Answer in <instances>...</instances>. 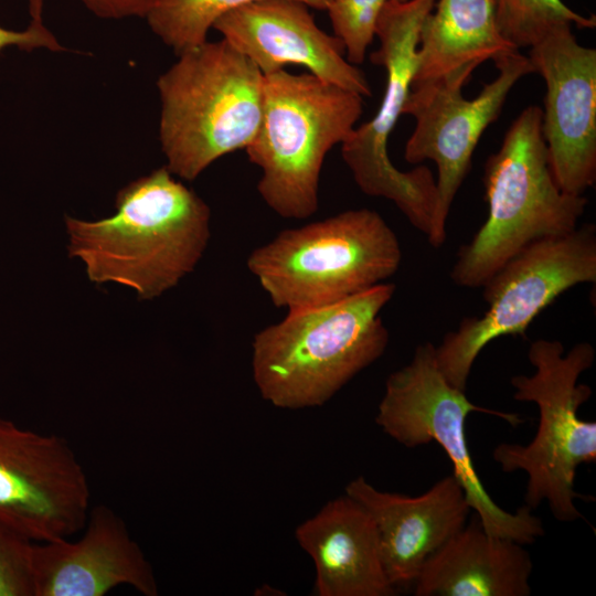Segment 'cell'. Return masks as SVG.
I'll return each instance as SVG.
<instances>
[{"instance_id": "6da1fadb", "label": "cell", "mask_w": 596, "mask_h": 596, "mask_svg": "<svg viewBox=\"0 0 596 596\" xmlns=\"http://www.w3.org/2000/svg\"><path fill=\"white\" fill-rule=\"evenodd\" d=\"M116 212L85 221L65 216L67 253L95 284L117 283L149 300L192 273L211 237V210L164 166L121 188Z\"/></svg>"}, {"instance_id": "7a4b0ae2", "label": "cell", "mask_w": 596, "mask_h": 596, "mask_svg": "<svg viewBox=\"0 0 596 596\" xmlns=\"http://www.w3.org/2000/svg\"><path fill=\"white\" fill-rule=\"evenodd\" d=\"M395 285L381 283L332 305L287 311L252 341V373L266 402L299 409L327 403L385 352L381 311Z\"/></svg>"}, {"instance_id": "3957f363", "label": "cell", "mask_w": 596, "mask_h": 596, "mask_svg": "<svg viewBox=\"0 0 596 596\" xmlns=\"http://www.w3.org/2000/svg\"><path fill=\"white\" fill-rule=\"evenodd\" d=\"M488 216L460 247L450 272L461 287H481L530 244L574 231L587 198L563 191L553 174L542 134V108L529 106L485 163Z\"/></svg>"}, {"instance_id": "277c9868", "label": "cell", "mask_w": 596, "mask_h": 596, "mask_svg": "<svg viewBox=\"0 0 596 596\" xmlns=\"http://www.w3.org/2000/svg\"><path fill=\"white\" fill-rule=\"evenodd\" d=\"M178 56L157 81L159 138L166 167L193 181L217 159L252 142L262 119L264 75L223 39Z\"/></svg>"}, {"instance_id": "5b68a950", "label": "cell", "mask_w": 596, "mask_h": 596, "mask_svg": "<svg viewBox=\"0 0 596 596\" xmlns=\"http://www.w3.org/2000/svg\"><path fill=\"white\" fill-rule=\"evenodd\" d=\"M558 340L539 339L530 344L528 359L535 371L511 379L514 400L532 402L539 409V425L528 445L501 443L492 451L504 472L526 473L524 504L531 510L546 501L561 522L583 518L575 500H592L575 491L577 468L596 460V422L578 416L581 405L592 396L578 377L592 368L595 349L578 342L568 352Z\"/></svg>"}, {"instance_id": "8992f818", "label": "cell", "mask_w": 596, "mask_h": 596, "mask_svg": "<svg viewBox=\"0 0 596 596\" xmlns=\"http://www.w3.org/2000/svg\"><path fill=\"white\" fill-rule=\"evenodd\" d=\"M362 111L361 95L309 72L264 75L262 119L246 152L260 169L257 191L272 211L290 220L318 211L324 159L349 137Z\"/></svg>"}, {"instance_id": "52a82bcc", "label": "cell", "mask_w": 596, "mask_h": 596, "mask_svg": "<svg viewBox=\"0 0 596 596\" xmlns=\"http://www.w3.org/2000/svg\"><path fill=\"white\" fill-rule=\"evenodd\" d=\"M401 260L394 231L376 211L363 207L284 230L253 249L246 265L276 308L296 311L385 283Z\"/></svg>"}, {"instance_id": "ba28073f", "label": "cell", "mask_w": 596, "mask_h": 596, "mask_svg": "<svg viewBox=\"0 0 596 596\" xmlns=\"http://www.w3.org/2000/svg\"><path fill=\"white\" fill-rule=\"evenodd\" d=\"M465 392L445 379L435 345L425 342L417 345L406 365L389 375L375 422L386 435L409 448L436 441L451 461L453 473L485 531L531 544L544 534L541 519L525 504L509 512L492 500L476 471L465 433L471 412L498 416L513 426L523 419L518 414L476 405Z\"/></svg>"}, {"instance_id": "9c48e42d", "label": "cell", "mask_w": 596, "mask_h": 596, "mask_svg": "<svg viewBox=\"0 0 596 596\" xmlns=\"http://www.w3.org/2000/svg\"><path fill=\"white\" fill-rule=\"evenodd\" d=\"M596 281V227L536 241L507 262L481 287L488 309L462 319L435 347L438 368L455 387L466 391L481 350L504 336H523L542 310L570 288Z\"/></svg>"}, {"instance_id": "30bf717a", "label": "cell", "mask_w": 596, "mask_h": 596, "mask_svg": "<svg viewBox=\"0 0 596 596\" xmlns=\"http://www.w3.org/2000/svg\"><path fill=\"white\" fill-rule=\"evenodd\" d=\"M436 0H391L377 20L380 46L370 60L386 73L385 89L375 115L354 128L341 143V156L360 190L392 201L419 232L429 235L437 205L436 180L429 168L409 171L394 167L389 137L408 96L416 70L423 21Z\"/></svg>"}, {"instance_id": "8fae6325", "label": "cell", "mask_w": 596, "mask_h": 596, "mask_svg": "<svg viewBox=\"0 0 596 596\" xmlns=\"http://www.w3.org/2000/svg\"><path fill=\"white\" fill-rule=\"evenodd\" d=\"M499 73L483 85L472 99L462 96V87L475 71L466 66L446 75L413 83L403 115L415 118V127L405 145L409 163L433 160L437 167V205L428 242L439 247L446 240V221L472 153L487 127L497 119L515 83L534 73L529 57L519 50L494 61Z\"/></svg>"}, {"instance_id": "7c38bea8", "label": "cell", "mask_w": 596, "mask_h": 596, "mask_svg": "<svg viewBox=\"0 0 596 596\" xmlns=\"http://www.w3.org/2000/svg\"><path fill=\"white\" fill-rule=\"evenodd\" d=\"M91 510L87 475L67 440L0 416V523L52 542L83 530Z\"/></svg>"}, {"instance_id": "4fadbf2b", "label": "cell", "mask_w": 596, "mask_h": 596, "mask_svg": "<svg viewBox=\"0 0 596 596\" xmlns=\"http://www.w3.org/2000/svg\"><path fill=\"white\" fill-rule=\"evenodd\" d=\"M528 57L546 86L542 134L554 178L563 191L584 194L596 181V50L563 24Z\"/></svg>"}, {"instance_id": "5bb4252c", "label": "cell", "mask_w": 596, "mask_h": 596, "mask_svg": "<svg viewBox=\"0 0 596 596\" xmlns=\"http://www.w3.org/2000/svg\"><path fill=\"white\" fill-rule=\"evenodd\" d=\"M308 8L297 0H258L227 12L213 29L263 75L294 64L362 97L371 96L364 73L347 60L340 39L320 29Z\"/></svg>"}, {"instance_id": "9a60e30c", "label": "cell", "mask_w": 596, "mask_h": 596, "mask_svg": "<svg viewBox=\"0 0 596 596\" xmlns=\"http://www.w3.org/2000/svg\"><path fill=\"white\" fill-rule=\"evenodd\" d=\"M83 530L76 541L33 543V596H104L120 585L158 596L151 564L113 509L91 508Z\"/></svg>"}, {"instance_id": "2e32d148", "label": "cell", "mask_w": 596, "mask_h": 596, "mask_svg": "<svg viewBox=\"0 0 596 596\" xmlns=\"http://www.w3.org/2000/svg\"><path fill=\"white\" fill-rule=\"evenodd\" d=\"M344 491L373 519L384 570L396 589L414 585L424 563L465 526L471 511L454 473L416 497L381 491L362 476Z\"/></svg>"}, {"instance_id": "e0dca14e", "label": "cell", "mask_w": 596, "mask_h": 596, "mask_svg": "<svg viewBox=\"0 0 596 596\" xmlns=\"http://www.w3.org/2000/svg\"><path fill=\"white\" fill-rule=\"evenodd\" d=\"M316 568L318 596H393L379 535L369 512L343 494L327 502L295 531Z\"/></svg>"}, {"instance_id": "ac0fdd59", "label": "cell", "mask_w": 596, "mask_h": 596, "mask_svg": "<svg viewBox=\"0 0 596 596\" xmlns=\"http://www.w3.org/2000/svg\"><path fill=\"white\" fill-rule=\"evenodd\" d=\"M533 563L523 544L491 535L475 515L424 563L415 596H529Z\"/></svg>"}, {"instance_id": "d6986e66", "label": "cell", "mask_w": 596, "mask_h": 596, "mask_svg": "<svg viewBox=\"0 0 596 596\" xmlns=\"http://www.w3.org/2000/svg\"><path fill=\"white\" fill-rule=\"evenodd\" d=\"M517 50L498 28L496 0H436L421 26L413 83Z\"/></svg>"}, {"instance_id": "ffe728a7", "label": "cell", "mask_w": 596, "mask_h": 596, "mask_svg": "<svg viewBox=\"0 0 596 596\" xmlns=\"http://www.w3.org/2000/svg\"><path fill=\"white\" fill-rule=\"evenodd\" d=\"M258 0H159L146 17L151 31L177 54L207 41V33L227 12ZM326 10L330 0H297Z\"/></svg>"}, {"instance_id": "44dd1931", "label": "cell", "mask_w": 596, "mask_h": 596, "mask_svg": "<svg viewBox=\"0 0 596 596\" xmlns=\"http://www.w3.org/2000/svg\"><path fill=\"white\" fill-rule=\"evenodd\" d=\"M498 28L518 50L530 47L563 24L593 29L595 15L583 17L562 0H496Z\"/></svg>"}, {"instance_id": "7402d4cb", "label": "cell", "mask_w": 596, "mask_h": 596, "mask_svg": "<svg viewBox=\"0 0 596 596\" xmlns=\"http://www.w3.org/2000/svg\"><path fill=\"white\" fill-rule=\"evenodd\" d=\"M391 0H330L327 11L334 35L353 65L363 63L375 38L376 24L384 6ZM404 1V0H400Z\"/></svg>"}, {"instance_id": "603a6c76", "label": "cell", "mask_w": 596, "mask_h": 596, "mask_svg": "<svg viewBox=\"0 0 596 596\" xmlns=\"http://www.w3.org/2000/svg\"><path fill=\"white\" fill-rule=\"evenodd\" d=\"M33 543L0 523V596H33Z\"/></svg>"}, {"instance_id": "cb8c5ba5", "label": "cell", "mask_w": 596, "mask_h": 596, "mask_svg": "<svg viewBox=\"0 0 596 596\" xmlns=\"http://www.w3.org/2000/svg\"><path fill=\"white\" fill-rule=\"evenodd\" d=\"M8 47H18L22 51L44 49L60 52L66 50L43 23L31 22L21 31L0 25V52Z\"/></svg>"}, {"instance_id": "d4e9b609", "label": "cell", "mask_w": 596, "mask_h": 596, "mask_svg": "<svg viewBox=\"0 0 596 596\" xmlns=\"http://www.w3.org/2000/svg\"><path fill=\"white\" fill-rule=\"evenodd\" d=\"M103 19L146 18L159 0H76Z\"/></svg>"}, {"instance_id": "484cf974", "label": "cell", "mask_w": 596, "mask_h": 596, "mask_svg": "<svg viewBox=\"0 0 596 596\" xmlns=\"http://www.w3.org/2000/svg\"><path fill=\"white\" fill-rule=\"evenodd\" d=\"M45 0H28L31 23H43V6Z\"/></svg>"}]
</instances>
